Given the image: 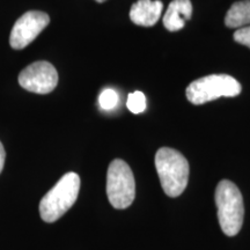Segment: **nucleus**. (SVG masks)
<instances>
[{
  "label": "nucleus",
  "instance_id": "nucleus-11",
  "mask_svg": "<svg viewBox=\"0 0 250 250\" xmlns=\"http://www.w3.org/2000/svg\"><path fill=\"white\" fill-rule=\"evenodd\" d=\"M126 107L133 114H142L146 109V98L142 92L130 93L127 96Z\"/></svg>",
  "mask_w": 250,
  "mask_h": 250
},
{
  "label": "nucleus",
  "instance_id": "nucleus-14",
  "mask_svg": "<svg viewBox=\"0 0 250 250\" xmlns=\"http://www.w3.org/2000/svg\"><path fill=\"white\" fill-rule=\"evenodd\" d=\"M5 159H6V152H5V148H4V146H2L1 142H0V174H1L2 169H4Z\"/></svg>",
  "mask_w": 250,
  "mask_h": 250
},
{
  "label": "nucleus",
  "instance_id": "nucleus-7",
  "mask_svg": "<svg viewBox=\"0 0 250 250\" xmlns=\"http://www.w3.org/2000/svg\"><path fill=\"white\" fill-rule=\"evenodd\" d=\"M50 23L44 12L29 11L20 17L12 28L9 44L14 50H22L30 44Z\"/></svg>",
  "mask_w": 250,
  "mask_h": 250
},
{
  "label": "nucleus",
  "instance_id": "nucleus-8",
  "mask_svg": "<svg viewBox=\"0 0 250 250\" xmlns=\"http://www.w3.org/2000/svg\"><path fill=\"white\" fill-rule=\"evenodd\" d=\"M164 4L160 0H138L131 6L130 19L137 26L152 27L161 17Z\"/></svg>",
  "mask_w": 250,
  "mask_h": 250
},
{
  "label": "nucleus",
  "instance_id": "nucleus-3",
  "mask_svg": "<svg viewBox=\"0 0 250 250\" xmlns=\"http://www.w3.org/2000/svg\"><path fill=\"white\" fill-rule=\"evenodd\" d=\"M80 190V177L67 173L45 193L40 203V215L45 223H55L70 210L77 202Z\"/></svg>",
  "mask_w": 250,
  "mask_h": 250
},
{
  "label": "nucleus",
  "instance_id": "nucleus-1",
  "mask_svg": "<svg viewBox=\"0 0 250 250\" xmlns=\"http://www.w3.org/2000/svg\"><path fill=\"white\" fill-rule=\"evenodd\" d=\"M155 168L165 193L169 197L182 195L189 181V164L179 151L162 147L155 154Z\"/></svg>",
  "mask_w": 250,
  "mask_h": 250
},
{
  "label": "nucleus",
  "instance_id": "nucleus-10",
  "mask_svg": "<svg viewBox=\"0 0 250 250\" xmlns=\"http://www.w3.org/2000/svg\"><path fill=\"white\" fill-rule=\"evenodd\" d=\"M225 24L228 28H242L250 24V0L236 1L228 9Z\"/></svg>",
  "mask_w": 250,
  "mask_h": 250
},
{
  "label": "nucleus",
  "instance_id": "nucleus-4",
  "mask_svg": "<svg viewBox=\"0 0 250 250\" xmlns=\"http://www.w3.org/2000/svg\"><path fill=\"white\" fill-rule=\"evenodd\" d=\"M240 83L228 74H211L192 81L187 87V98L192 104L199 105L219 98H234L241 93Z\"/></svg>",
  "mask_w": 250,
  "mask_h": 250
},
{
  "label": "nucleus",
  "instance_id": "nucleus-15",
  "mask_svg": "<svg viewBox=\"0 0 250 250\" xmlns=\"http://www.w3.org/2000/svg\"><path fill=\"white\" fill-rule=\"evenodd\" d=\"M95 1H98V2H104L105 0H95Z\"/></svg>",
  "mask_w": 250,
  "mask_h": 250
},
{
  "label": "nucleus",
  "instance_id": "nucleus-13",
  "mask_svg": "<svg viewBox=\"0 0 250 250\" xmlns=\"http://www.w3.org/2000/svg\"><path fill=\"white\" fill-rule=\"evenodd\" d=\"M234 41L239 43V44L246 45L250 48V26L239 28L235 33H234Z\"/></svg>",
  "mask_w": 250,
  "mask_h": 250
},
{
  "label": "nucleus",
  "instance_id": "nucleus-5",
  "mask_svg": "<svg viewBox=\"0 0 250 250\" xmlns=\"http://www.w3.org/2000/svg\"><path fill=\"white\" fill-rule=\"evenodd\" d=\"M107 196L111 206L117 210L129 208L136 197V182L132 170L126 162L115 159L107 173Z\"/></svg>",
  "mask_w": 250,
  "mask_h": 250
},
{
  "label": "nucleus",
  "instance_id": "nucleus-12",
  "mask_svg": "<svg viewBox=\"0 0 250 250\" xmlns=\"http://www.w3.org/2000/svg\"><path fill=\"white\" fill-rule=\"evenodd\" d=\"M118 101H120L118 94L116 90L112 88L103 89L99 96L100 107L103 110H111V109L116 108Z\"/></svg>",
  "mask_w": 250,
  "mask_h": 250
},
{
  "label": "nucleus",
  "instance_id": "nucleus-2",
  "mask_svg": "<svg viewBox=\"0 0 250 250\" xmlns=\"http://www.w3.org/2000/svg\"><path fill=\"white\" fill-rule=\"evenodd\" d=\"M214 199L221 230L225 235L235 236L241 230L245 218V205L241 191L236 184L228 180H223L215 189Z\"/></svg>",
  "mask_w": 250,
  "mask_h": 250
},
{
  "label": "nucleus",
  "instance_id": "nucleus-6",
  "mask_svg": "<svg viewBox=\"0 0 250 250\" xmlns=\"http://www.w3.org/2000/svg\"><path fill=\"white\" fill-rule=\"evenodd\" d=\"M18 80L20 86L28 92L49 94L58 85V73L49 62L40 61L23 68Z\"/></svg>",
  "mask_w": 250,
  "mask_h": 250
},
{
  "label": "nucleus",
  "instance_id": "nucleus-9",
  "mask_svg": "<svg viewBox=\"0 0 250 250\" xmlns=\"http://www.w3.org/2000/svg\"><path fill=\"white\" fill-rule=\"evenodd\" d=\"M192 4L190 0H173L164 15V26L169 31H179L191 19Z\"/></svg>",
  "mask_w": 250,
  "mask_h": 250
}]
</instances>
